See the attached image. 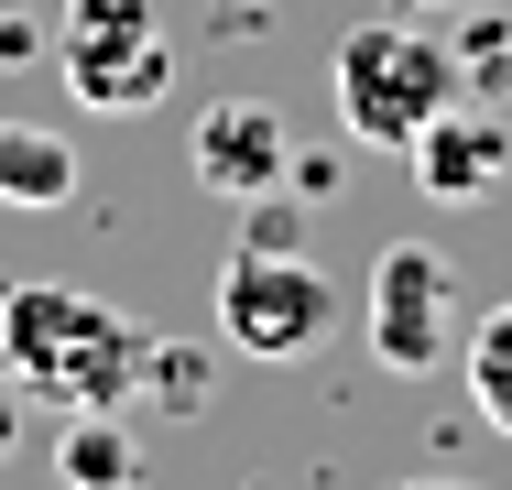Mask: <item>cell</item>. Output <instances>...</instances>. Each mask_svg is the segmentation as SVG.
Here are the masks:
<instances>
[{
  "mask_svg": "<svg viewBox=\"0 0 512 490\" xmlns=\"http://www.w3.org/2000/svg\"><path fill=\"white\" fill-rule=\"evenodd\" d=\"M0 371L22 382V403L120 414L142 392V327L77 284H0Z\"/></svg>",
  "mask_w": 512,
  "mask_h": 490,
  "instance_id": "obj_1",
  "label": "cell"
},
{
  "mask_svg": "<svg viewBox=\"0 0 512 490\" xmlns=\"http://www.w3.org/2000/svg\"><path fill=\"white\" fill-rule=\"evenodd\" d=\"M327 98H338V131L360 153H404L436 109H458L469 77H458V44L425 33L414 11H382V22H349L338 55H327Z\"/></svg>",
  "mask_w": 512,
  "mask_h": 490,
  "instance_id": "obj_2",
  "label": "cell"
},
{
  "mask_svg": "<svg viewBox=\"0 0 512 490\" xmlns=\"http://www.w3.org/2000/svg\"><path fill=\"white\" fill-rule=\"evenodd\" d=\"M360 349L393 371V382H425L469 349V305H458V262L436 240H382L371 251V284H360Z\"/></svg>",
  "mask_w": 512,
  "mask_h": 490,
  "instance_id": "obj_3",
  "label": "cell"
},
{
  "mask_svg": "<svg viewBox=\"0 0 512 490\" xmlns=\"http://www.w3.org/2000/svg\"><path fill=\"white\" fill-rule=\"evenodd\" d=\"M207 316H218V349H240V360H316L338 338L349 294L327 284L306 251H229Z\"/></svg>",
  "mask_w": 512,
  "mask_h": 490,
  "instance_id": "obj_4",
  "label": "cell"
},
{
  "mask_svg": "<svg viewBox=\"0 0 512 490\" xmlns=\"http://www.w3.org/2000/svg\"><path fill=\"white\" fill-rule=\"evenodd\" d=\"M55 77L99 120H142L175 88V33L164 22H120V33H55Z\"/></svg>",
  "mask_w": 512,
  "mask_h": 490,
  "instance_id": "obj_5",
  "label": "cell"
},
{
  "mask_svg": "<svg viewBox=\"0 0 512 490\" xmlns=\"http://www.w3.org/2000/svg\"><path fill=\"white\" fill-rule=\"evenodd\" d=\"M186 175H197L207 196H262L295 175V131H284V109L273 98H207L197 120H186Z\"/></svg>",
  "mask_w": 512,
  "mask_h": 490,
  "instance_id": "obj_6",
  "label": "cell"
},
{
  "mask_svg": "<svg viewBox=\"0 0 512 490\" xmlns=\"http://www.w3.org/2000/svg\"><path fill=\"white\" fill-rule=\"evenodd\" d=\"M404 164H414V186L436 196V207H469V196H491L512 175V131L491 120V109L458 98V109H436V120L404 142Z\"/></svg>",
  "mask_w": 512,
  "mask_h": 490,
  "instance_id": "obj_7",
  "label": "cell"
},
{
  "mask_svg": "<svg viewBox=\"0 0 512 490\" xmlns=\"http://www.w3.org/2000/svg\"><path fill=\"white\" fill-rule=\"evenodd\" d=\"M77 196V142L55 120H0V207H66Z\"/></svg>",
  "mask_w": 512,
  "mask_h": 490,
  "instance_id": "obj_8",
  "label": "cell"
},
{
  "mask_svg": "<svg viewBox=\"0 0 512 490\" xmlns=\"http://www.w3.org/2000/svg\"><path fill=\"white\" fill-rule=\"evenodd\" d=\"M55 480H66V490H131V480H142L131 425H120V414H66V436H55Z\"/></svg>",
  "mask_w": 512,
  "mask_h": 490,
  "instance_id": "obj_9",
  "label": "cell"
},
{
  "mask_svg": "<svg viewBox=\"0 0 512 490\" xmlns=\"http://www.w3.org/2000/svg\"><path fill=\"white\" fill-rule=\"evenodd\" d=\"M469 403H480L491 436H512V294L469 327Z\"/></svg>",
  "mask_w": 512,
  "mask_h": 490,
  "instance_id": "obj_10",
  "label": "cell"
},
{
  "mask_svg": "<svg viewBox=\"0 0 512 490\" xmlns=\"http://www.w3.org/2000/svg\"><path fill=\"white\" fill-rule=\"evenodd\" d=\"M142 392H153L164 414H207L218 360H207V349H153V338H142Z\"/></svg>",
  "mask_w": 512,
  "mask_h": 490,
  "instance_id": "obj_11",
  "label": "cell"
},
{
  "mask_svg": "<svg viewBox=\"0 0 512 490\" xmlns=\"http://www.w3.org/2000/svg\"><path fill=\"white\" fill-rule=\"evenodd\" d=\"M240 251H306V207H295L284 186L240 196Z\"/></svg>",
  "mask_w": 512,
  "mask_h": 490,
  "instance_id": "obj_12",
  "label": "cell"
},
{
  "mask_svg": "<svg viewBox=\"0 0 512 490\" xmlns=\"http://www.w3.org/2000/svg\"><path fill=\"white\" fill-rule=\"evenodd\" d=\"M458 77H469V88H502V77H512V22H502V11H469V33H458Z\"/></svg>",
  "mask_w": 512,
  "mask_h": 490,
  "instance_id": "obj_13",
  "label": "cell"
},
{
  "mask_svg": "<svg viewBox=\"0 0 512 490\" xmlns=\"http://www.w3.org/2000/svg\"><path fill=\"white\" fill-rule=\"evenodd\" d=\"M44 55V22L33 11H0V66H33Z\"/></svg>",
  "mask_w": 512,
  "mask_h": 490,
  "instance_id": "obj_14",
  "label": "cell"
},
{
  "mask_svg": "<svg viewBox=\"0 0 512 490\" xmlns=\"http://www.w3.org/2000/svg\"><path fill=\"white\" fill-rule=\"evenodd\" d=\"M11 458H22V382L0 371V469H11Z\"/></svg>",
  "mask_w": 512,
  "mask_h": 490,
  "instance_id": "obj_15",
  "label": "cell"
},
{
  "mask_svg": "<svg viewBox=\"0 0 512 490\" xmlns=\"http://www.w3.org/2000/svg\"><path fill=\"white\" fill-rule=\"evenodd\" d=\"M393 11H469V0H393Z\"/></svg>",
  "mask_w": 512,
  "mask_h": 490,
  "instance_id": "obj_16",
  "label": "cell"
}]
</instances>
